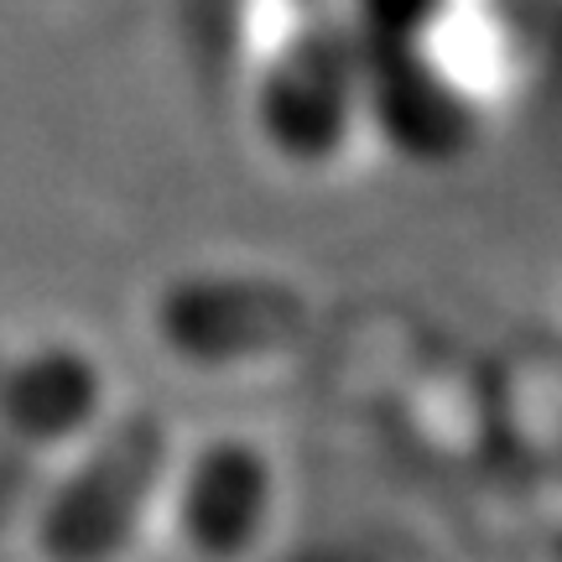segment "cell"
I'll use <instances>...</instances> for the list:
<instances>
[{"label": "cell", "instance_id": "cell-1", "mask_svg": "<svg viewBox=\"0 0 562 562\" xmlns=\"http://www.w3.org/2000/svg\"><path fill=\"white\" fill-rule=\"evenodd\" d=\"M161 480V438L121 432L63 484L42 510L37 547L47 562H115Z\"/></svg>", "mask_w": 562, "mask_h": 562}, {"label": "cell", "instance_id": "cell-2", "mask_svg": "<svg viewBox=\"0 0 562 562\" xmlns=\"http://www.w3.org/2000/svg\"><path fill=\"white\" fill-rule=\"evenodd\" d=\"M271 463L245 442H214L178 484V531L203 562H240L271 521Z\"/></svg>", "mask_w": 562, "mask_h": 562}, {"label": "cell", "instance_id": "cell-3", "mask_svg": "<svg viewBox=\"0 0 562 562\" xmlns=\"http://www.w3.org/2000/svg\"><path fill=\"white\" fill-rule=\"evenodd\" d=\"M89 412H94V381L68 355L32 360L26 370H16V381L5 391V427L37 448L79 438L89 427Z\"/></svg>", "mask_w": 562, "mask_h": 562}]
</instances>
